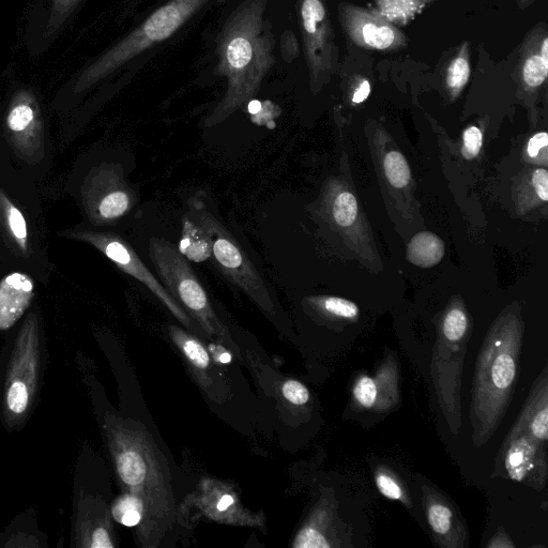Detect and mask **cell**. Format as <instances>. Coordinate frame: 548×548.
Returning a JSON list of instances; mask_svg holds the SVG:
<instances>
[{
  "mask_svg": "<svg viewBox=\"0 0 548 548\" xmlns=\"http://www.w3.org/2000/svg\"><path fill=\"white\" fill-rule=\"evenodd\" d=\"M522 327L515 319L494 327L480 350L470 406L477 448L489 441L513 398L522 349Z\"/></svg>",
  "mask_w": 548,
  "mask_h": 548,
  "instance_id": "obj_1",
  "label": "cell"
},
{
  "mask_svg": "<svg viewBox=\"0 0 548 548\" xmlns=\"http://www.w3.org/2000/svg\"><path fill=\"white\" fill-rule=\"evenodd\" d=\"M208 3L210 0H172L152 14L142 26L135 28L132 34L76 71L60 89L58 102L71 104L78 101L131 59L174 35L182 24Z\"/></svg>",
  "mask_w": 548,
  "mask_h": 548,
  "instance_id": "obj_2",
  "label": "cell"
},
{
  "mask_svg": "<svg viewBox=\"0 0 548 548\" xmlns=\"http://www.w3.org/2000/svg\"><path fill=\"white\" fill-rule=\"evenodd\" d=\"M196 216L207 226L212 238V257L223 276L239 287L267 312L274 309L270 288L238 238L199 196L188 203Z\"/></svg>",
  "mask_w": 548,
  "mask_h": 548,
  "instance_id": "obj_3",
  "label": "cell"
},
{
  "mask_svg": "<svg viewBox=\"0 0 548 548\" xmlns=\"http://www.w3.org/2000/svg\"><path fill=\"white\" fill-rule=\"evenodd\" d=\"M41 348L39 319L32 313L13 346L4 384V413L11 428L24 421L34 407L41 374Z\"/></svg>",
  "mask_w": 548,
  "mask_h": 548,
  "instance_id": "obj_4",
  "label": "cell"
},
{
  "mask_svg": "<svg viewBox=\"0 0 548 548\" xmlns=\"http://www.w3.org/2000/svg\"><path fill=\"white\" fill-rule=\"evenodd\" d=\"M149 255L167 291L182 304L203 328L213 334L224 328L213 312L208 295L187 258L169 241L154 238L150 241Z\"/></svg>",
  "mask_w": 548,
  "mask_h": 548,
  "instance_id": "obj_5",
  "label": "cell"
},
{
  "mask_svg": "<svg viewBox=\"0 0 548 548\" xmlns=\"http://www.w3.org/2000/svg\"><path fill=\"white\" fill-rule=\"evenodd\" d=\"M5 127L21 157L30 163L41 159L44 117L41 98L34 86L20 84L12 88L6 104Z\"/></svg>",
  "mask_w": 548,
  "mask_h": 548,
  "instance_id": "obj_6",
  "label": "cell"
},
{
  "mask_svg": "<svg viewBox=\"0 0 548 548\" xmlns=\"http://www.w3.org/2000/svg\"><path fill=\"white\" fill-rule=\"evenodd\" d=\"M85 3L86 0H30L23 32L26 52L33 57L49 52Z\"/></svg>",
  "mask_w": 548,
  "mask_h": 548,
  "instance_id": "obj_7",
  "label": "cell"
},
{
  "mask_svg": "<svg viewBox=\"0 0 548 548\" xmlns=\"http://www.w3.org/2000/svg\"><path fill=\"white\" fill-rule=\"evenodd\" d=\"M86 241L109 258L121 271L143 283L181 323L190 324V318L176 299L167 291L154 273L137 256L129 243L114 234L83 232L73 235Z\"/></svg>",
  "mask_w": 548,
  "mask_h": 548,
  "instance_id": "obj_8",
  "label": "cell"
},
{
  "mask_svg": "<svg viewBox=\"0 0 548 548\" xmlns=\"http://www.w3.org/2000/svg\"><path fill=\"white\" fill-rule=\"evenodd\" d=\"M507 477L541 491L547 480V443L514 424L499 456Z\"/></svg>",
  "mask_w": 548,
  "mask_h": 548,
  "instance_id": "obj_9",
  "label": "cell"
},
{
  "mask_svg": "<svg viewBox=\"0 0 548 548\" xmlns=\"http://www.w3.org/2000/svg\"><path fill=\"white\" fill-rule=\"evenodd\" d=\"M136 204V194L128 185L123 169L105 164L96 172L88 193V206L98 223L115 222L127 215Z\"/></svg>",
  "mask_w": 548,
  "mask_h": 548,
  "instance_id": "obj_10",
  "label": "cell"
},
{
  "mask_svg": "<svg viewBox=\"0 0 548 548\" xmlns=\"http://www.w3.org/2000/svg\"><path fill=\"white\" fill-rule=\"evenodd\" d=\"M340 21L349 39L363 49L395 51L405 45L400 30L376 11L344 5Z\"/></svg>",
  "mask_w": 548,
  "mask_h": 548,
  "instance_id": "obj_11",
  "label": "cell"
},
{
  "mask_svg": "<svg viewBox=\"0 0 548 548\" xmlns=\"http://www.w3.org/2000/svg\"><path fill=\"white\" fill-rule=\"evenodd\" d=\"M422 501L426 519L437 544L449 548L466 547L467 527L447 496L431 486H423Z\"/></svg>",
  "mask_w": 548,
  "mask_h": 548,
  "instance_id": "obj_12",
  "label": "cell"
},
{
  "mask_svg": "<svg viewBox=\"0 0 548 548\" xmlns=\"http://www.w3.org/2000/svg\"><path fill=\"white\" fill-rule=\"evenodd\" d=\"M301 21L308 64L317 75L331 68V27L323 0H302Z\"/></svg>",
  "mask_w": 548,
  "mask_h": 548,
  "instance_id": "obj_13",
  "label": "cell"
},
{
  "mask_svg": "<svg viewBox=\"0 0 548 548\" xmlns=\"http://www.w3.org/2000/svg\"><path fill=\"white\" fill-rule=\"evenodd\" d=\"M35 296L32 278L21 272H13L0 282V331L17 324Z\"/></svg>",
  "mask_w": 548,
  "mask_h": 548,
  "instance_id": "obj_14",
  "label": "cell"
},
{
  "mask_svg": "<svg viewBox=\"0 0 548 548\" xmlns=\"http://www.w3.org/2000/svg\"><path fill=\"white\" fill-rule=\"evenodd\" d=\"M188 261L195 263L207 262L212 257V238L207 226L189 208L182 220V232L179 250Z\"/></svg>",
  "mask_w": 548,
  "mask_h": 548,
  "instance_id": "obj_15",
  "label": "cell"
},
{
  "mask_svg": "<svg viewBox=\"0 0 548 548\" xmlns=\"http://www.w3.org/2000/svg\"><path fill=\"white\" fill-rule=\"evenodd\" d=\"M102 523L100 517L94 516V506L88 500H82L75 524L74 545L89 548L114 547L111 532Z\"/></svg>",
  "mask_w": 548,
  "mask_h": 548,
  "instance_id": "obj_16",
  "label": "cell"
},
{
  "mask_svg": "<svg viewBox=\"0 0 548 548\" xmlns=\"http://www.w3.org/2000/svg\"><path fill=\"white\" fill-rule=\"evenodd\" d=\"M541 32L536 44L528 43L522 60V79L529 88L541 87L547 79L548 74V39L544 35L541 38Z\"/></svg>",
  "mask_w": 548,
  "mask_h": 548,
  "instance_id": "obj_17",
  "label": "cell"
},
{
  "mask_svg": "<svg viewBox=\"0 0 548 548\" xmlns=\"http://www.w3.org/2000/svg\"><path fill=\"white\" fill-rule=\"evenodd\" d=\"M444 255V242L429 232L416 235L410 241L407 252L409 262L422 268H431L437 265Z\"/></svg>",
  "mask_w": 548,
  "mask_h": 548,
  "instance_id": "obj_18",
  "label": "cell"
},
{
  "mask_svg": "<svg viewBox=\"0 0 548 548\" xmlns=\"http://www.w3.org/2000/svg\"><path fill=\"white\" fill-rule=\"evenodd\" d=\"M0 220L7 234L22 253L28 252V226L21 210L0 190Z\"/></svg>",
  "mask_w": 548,
  "mask_h": 548,
  "instance_id": "obj_19",
  "label": "cell"
},
{
  "mask_svg": "<svg viewBox=\"0 0 548 548\" xmlns=\"http://www.w3.org/2000/svg\"><path fill=\"white\" fill-rule=\"evenodd\" d=\"M374 479L378 491L386 498L401 501L407 508L413 507L403 481L388 467H378Z\"/></svg>",
  "mask_w": 548,
  "mask_h": 548,
  "instance_id": "obj_20",
  "label": "cell"
},
{
  "mask_svg": "<svg viewBox=\"0 0 548 548\" xmlns=\"http://www.w3.org/2000/svg\"><path fill=\"white\" fill-rule=\"evenodd\" d=\"M470 78L468 44H464L458 55L452 60L446 75V84L454 97L459 96Z\"/></svg>",
  "mask_w": 548,
  "mask_h": 548,
  "instance_id": "obj_21",
  "label": "cell"
},
{
  "mask_svg": "<svg viewBox=\"0 0 548 548\" xmlns=\"http://www.w3.org/2000/svg\"><path fill=\"white\" fill-rule=\"evenodd\" d=\"M118 474L126 484L136 486L145 478L146 466L139 454L134 451L120 452L116 458Z\"/></svg>",
  "mask_w": 548,
  "mask_h": 548,
  "instance_id": "obj_22",
  "label": "cell"
},
{
  "mask_svg": "<svg viewBox=\"0 0 548 548\" xmlns=\"http://www.w3.org/2000/svg\"><path fill=\"white\" fill-rule=\"evenodd\" d=\"M253 48L251 41L243 36H235L227 44L226 60L231 71L245 70L252 62Z\"/></svg>",
  "mask_w": 548,
  "mask_h": 548,
  "instance_id": "obj_23",
  "label": "cell"
},
{
  "mask_svg": "<svg viewBox=\"0 0 548 548\" xmlns=\"http://www.w3.org/2000/svg\"><path fill=\"white\" fill-rule=\"evenodd\" d=\"M172 336L194 367L203 370L208 369L210 358L207 350L199 341H196L189 337L187 333L174 327L172 328Z\"/></svg>",
  "mask_w": 548,
  "mask_h": 548,
  "instance_id": "obj_24",
  "label": "cell"
},
{
  "mask_svg": "<svg viewBox=\"0 0 548 548\" xmlns=\"http://www.w3.org/2000/svg\"><path fill=\"white\" fill-rule=\"evenodd\" d=\"M112 513L118 523L134 527L142 521V501L135 496L126 495L115 502Z\"/></svg>",
  "mask_w": 548,
  "mask_h": 548,
  "instance_id": "obj_25",
  "label": "cell"
},
{
  "mask_svg": "<svg viewBox=\"0 0 548 548\" xmlns=\"http://www.w3.org/2000/svg\"><path fill=\"white\" fill-rule=\"evenodd\" d=\"M385 171L390 184L395 188H404L410 181L409 166L400 152L392 151L385 159Z\"/></svg>",
  "mask_w": 548,
  "mask_h": 548,
  "instance_id": "obj_26",
  "label": "cell"
},
{
  "mask_svg": "<svg viewBox=\"0 0 548 548\" xmlns=\"http://www.w3.org/2000/svg\"><path fill=\"white\" fill-rule=\"evenodd\" d=\"M353 394L359 407L363 409L374 408L379 399L377 380L368 375L358 377Z\"/></svg>",
  "mask_w": 548,
  "mask_h": 548,
  "instance_id": "obj_27",
  "label": "cell"
},
{
  "mask_svg": "<svg viewBox=\"0 0 548 548\" xmlns=\"http://www.w3.org/2000/svg\"><path fill=\"white\" fill-rule=\"evenodd\" d=\"M358 215V203L356 197L349 192L341 193L333 205V218L336 222L347 227L353 225Z\"/></svg>",
  "mask_w": 548,
  "mask_h": 548,
  "instance_id": "obj_28",
  "label": "cell"
},
{
  "mask_svg": "<svg viewBox=\"0 0 548 548\" xmlns=\"http://www.w3.org/2000/svg\"><path fill=\"white\" fill-rule=\"evenodd\" d=\"M314 304L323 311L341 318L354 319L359 315V309L352 301L337 297L314 299Z\"/></svg>",
  "mask_w": 548,
  "mask_h": 548,
  "instance_id": "obj_29",
  "label": "cell"
},
{
  "mask_svg": "<svg viewBox=\"0 0 548 548\" xmlns=\"http://www.w3.org/2000/svg\"><path fill=\"white\" fill-rule=\"evenodd\" d=\"M468 328V319L461 309H452L444 321V336L448 342L458 343L465 337Z\"/></svg>",
  "mask_w": 548,
  "mask_h": 548,
  "instance_id": "obj_30",
  "label": "cell"
},
{
  "mask_svg": "<svg viewBox=\"0 0 548 548\" xmlns=\"http://www.w3.org/2000/svg\"><path fill=\"white\" fill-rule=\"evenodd\" d=\"M284 398L294 405H306L310 400V392L306 386L297 380H288L282 388Z\"/></svg>",
  "mask_w": 548,
  "mask_h": 548,
  "instance_id": "obj_31",
  "label": "cell"
},
{
  "mask_svg": "<svg viewBox=\"0 0 548 548\" xmlns=\"http://www.w3.org/2000/svg\"><path fill=\"white\" fill-rule=\"evenodd\" d=\"M482 146V132L477 127H470L464 133V150L468 158L477 157Z\"/></svg>",
  "mask_w": 548,
  "mask_h": 548,
  "instance_id": "obj_32",
  "label": "cell"
},
{
  "mask_svg": "<svg viewBox=\"0 0 548 548\" xmlns=\"http://www.w3.org/2000/svg\"><path fill=\"white\" fill-rule=\"evenodd\" d=\"M380 5H382L384 11V17L387 14L388 20L390 19L392 12L397 10V17L402 15L401 10L405 9L407 12L411 13L416 8V5L411 3V0H380Z\"/></svg>",
  "mask_w": 548,
  "mask_h": 548,
  "instance_id": "obj_33",
  "label": "cell"
},
{
  "mask_svg": "<svg viewBox=\"0 0 548 548\" xmlns=\"http://www.w3.org/2000/svg\"><path fill=\"white\" fill-rule=\"evenodd\" d=\"M538 196L544 202L548 201V173L546 170H538L532 177Z\"/></svg>",
  "mask_w": 548,
  "mask_h": 548,
  "instance_id": "obj_34",
  "label": "cell"
},
{
  "mask_svg": "<svg viewBox=\"0 0 548 548\" xmlns=\"http://www.w3.org/2000/svg\"><path fill=\"white\" fill-rule=\"evenodd\" d=\"M548 144V135L546 132L536 134L528 143V155L531 158H535L539 155L542 148H545Z\"/></svg>",
  "mask_w": 548,
  "mask_h": 548,
  "instance_id": "obj_35",
  "label": "cell"
},
{
  "mask_svg": "<svg viewBox=\"0 0 548 548\" xmlns=\"http://www.w3.org/2000/svg\"><path fill=\"white\" fill-rule=\"evenodd\" d=\"M370 94H371L370 82L364 80L356 89L353 96V102L356 104H360L363 101L367 100Z\"/></svg>",
  "mask_w": 548,
  "mask_h": 548,
  "instance_id": "obj_36",
  "label": "cell"
},
{
  "mask_svg": "<svg viewBox=\"0 0 548 548\" xmlns=\"http://www.w3.org/2000/svg\"><path fill=\"white\" fill-rule=\"evenodd\" d=\"M515 545L510 541L509 537L505 532H498V534L493 538L490 544H487V547H514Z\"/></svg>",
  "mask_w": 548,
  "mask_h": 548,
  "instance_id": "obj_37",
  "label": "cell"
},
{
  "mask_svg": "<svg viewBox=\"0 0 548 548\" xmlns=\"http://www.w3.org/2000/svg\"><path fill=\"white\" fill-rule=\"evenodd\" d=\"M213 355L223 364L231 363L232 355L227 353L226 350L219 346H210Z\"/></svg>",
  "mask_w": 548,
  "mask_h": 548,
  "instance_id": "obj_38",
  "label": "cell"
},
{
  "mask_svg": "<svg viewBox=\"0 0 548 548\" xmlns=\"http://www.w3.org/2000/svg\"><path fill=\"white\" fill-rule=\"evenodd\" d=\"M235 504V499L231 495H224L218 502L217 509L225 512Z\"/></svg>",
  "mask_w": 548,
  "mask_h": 548,
  "instance_id": "obj_39",
  "label": "cell"
},
{
  "mask_svg": "<svg viewBox=\"0 0 548 548\" xmlns=\"http://www.w3.org/2000/svg\"><path fill=\"white\" fill-rule=\"evenodd\" d=\"M523 2L529 3V2H532V0H523Z\"/></svg>",
  "mask_w": 548,
  "mask_h": 548,
  "instance_id": "obj_40",
  "label": "cell"
}]
</instances>
